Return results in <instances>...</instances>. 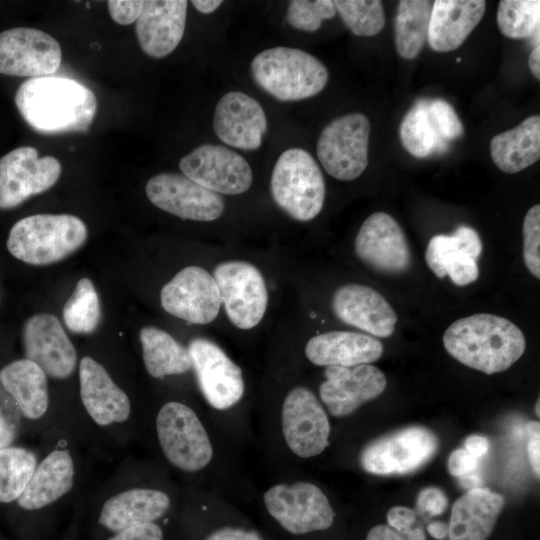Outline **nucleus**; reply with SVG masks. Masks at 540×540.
I'll list each match as a JSON object with an SVG mask.
<instances>
[{
	"label": "nucleus",
	"instance_id": "obj_37",
	"mask_svg": "<svg viewBox=\"0 0 540 540\" xmlns=\"http://www.w3.org/2000/svg\"><path fill=\"white\" fill-rule=\"evenodd\" d=\"M63 321L73 333L90 334L99 325L101 318L100 302L93 282L81 278L66 301L63 311Z\"/></svg>",
	"mask_w": 540,
	"mask_h": 540
},
{
	"label": "nucleus",
	"instance_id": "obj_33",
	"mask_svg": "<svg viewBox=\"0 0 540 540\" xmlns=\"http://www.w3.org/2000/svg\"><path fill=\"white\" fill-rule=\"evenodd\" d=\"M142 357L148 374L156 379L184 374L192 368L187 348L169 333L154 326L140 330Z\"/></svg>",
	"mask_w": 540,
	"mask_h": 540
},
{
	"label": "nucleus",
	"instance_id": "obj_24",
	"mask_svg": "<svg viewBox=\"0 0 540 540\" xmlns=\"http://www.w3.org/2000/svg\"><path fill=\"white\" fill-rule=\"evenodd\" d=\"M187 6L185 0L143 1L135 31L145 54L163 58L176 49L184 35Z\"/></svg>",
	"mask_w": 540,
	"mask_h": 540
},
{
	"label": "nucleus",
	"instance_id": "obj_44",
	"mask_svg": "<svg viewBox=\"0 0 540 540\" xmlns=\"http://www.w3.org/2000/svg\"><path fill=\"white\" fill-rule=\"evenodd\" d=\"M107 7L114 22L120 25H129L138 19L143 7V1L110 0L107 2Z\"/></svg>",
	"mask_w": 540,
	"mask_h": 540
},
{
	"label": "nucleus",
	"instance_id": "obj_46",
	"mask_svg": "<svg viewBox=\"0 0 540 540\" xmlns=\"http://www.w3.org/2000/svg\"><path fill=\"white\" fill-rule=\"evenodd\" d=\"M415 521V511L405 506H394L387 513L388 526L402 536L413 528Z\"/></svg>",
	"mask_w": 540,
	"mask_h": 540
},
{
	"label": "nucleus",
	"instance_id": "obj_12",
	"mask_svg": "<svg viewBox=\"0 0 540 540\" xmlns=\"http://www.w3.org/2000/svg\"><path fill=\"white\" fill-rule=\"evenodd\" d=\"M281 424L288 448L298 457L319 455L329 444L327 414L314 393L304 386H297L286 395Z\"/></svg>",
	"mask_w": 540,
	"mask_h": 540
},
{
	"label": "nucleus",
	"instance_id": "obj_6",
	"mask_svg": "<svg viewBox=\"0 0 540 540\" xmlns=\"http://www.w3.org/2000/svg\"><path fill=\"white\" fill-rule=\"evenodd\" d=\"M155 427L165 459L178 470L197 472L212 460L213 447L208 433L188 405L166 402L156 415Z\"/></svg>",
	"mask_w": 540,
	"mask_h": 540
},
{
	"label": "nucleus",
	"instance_id": "obj_51",
	"mask_svg": "<svg viewBox=\"0 0 540 540\" xmlns=\"http://www.w3.org/2000/svg\"><path fill=\"white\" fill-rule=\"evenodd\" d=\"M464 446V449L477 459L485 456L488 453L490 443L489 440L484 436L471 435L466 438Z\"/></svg>",
	"mask_w": 540,
	"mask_h": 540
},
{
	"label": "nucleus",
	"instance_id": "obj_17",
	"mask_svg": "<svg viewBox=\"0 0 540 540\" xmlns=\"http://www.w3.org/2000/svg\"><path fill=\"white\" fill-rule=\"evenodd\" d=\"M148 199L158 208L182 219L213 221L224 211L220 194L183 174L160 173L146 184Z\"/></svg>",
	"mask_w": 540,
	"mask_h": 540
},
{
	"label": "nucleus",
	"instance_id": "obj_19",
	"mask_svg": "<svg viewBox=\"0 0 540 540\" xmlns=\"http://www.w3.org/2000/svg\"><path fill=\"white\" fill-rule=\"evenodd\" d=\"M26 359L37 364L48 377L66 379L77 366V352L55 315L31 316L23 327Z\"/></svg>",
	"mask_w": 540,
	"mask_h": 540
},
{
	"label": "nucleus",
	"instance_id": "obj_18",
	"mask_svg": "<svg viewBox=\"0 0 540 540\" xmlns=\"http://www.w3.org/2000/svg\"><path fill=\"white\" fill-rule=\"evenodd\" d=\"M355 252L368 266L387 274H400L411 264V252L404 231L388 213L375 212L361 225Z\"/></svg>",
	"mask_w": 540,
	"mask_h": 540
},
{
	"label": "nucleus",
	"instance_id": "obj_20",
	"mask_svg": "<svg viewBox=\"0 0 540 540\" xmlns=\"http://www.w3.org/2000/svg\"><path fill=\"white\" fill-rule=\"evenodd\" d=\"M319 395L331 415H350L365 402L377 398L386 388V377L377 367L361 364L354 367L328 366Z\"/></svg>",
	"mask_w": 540,
	"mask_h": 540
},
{
	"label": "nucleus",
	"instance_id": "obj_47",
	"mask_svg": "<svg viewBox=\"0 0 540 540\" xmlns=\"http://www.w3.org/2000/svg\"><path fill=\"white\" fill-rule=\"evenodd\" d=\"M447 466L450 474L460 477L474 472L478 466V461L464 448H460L450 454Z\"/></svg>",
	"mask_w": 540,
	"mask_h": 540
},
{
	"label": "nucleus",
	"instance_id": "obj_11",
	"mask_svg": "<svg viewBox=\"0 0 540 540\" xmlns=\"http://www.w3.org/2000/svg\"><path fill=\"white\" fill-rule=\"evenodd\" d=\"M53 156L39 157L31 146L16 148L0 158V209H12L50 189L61 175Z\"/></svg>",
	"mask_w": 540,
	"mask_h": 540
},
{
	"label": "nucleus",
	"instance_id": "obj_21",
	"mask_svg": "<svg viewBox=\"0 0 540 540\" xmlns=\"http://www.w3.org/2000/svg\"><path fill=\"white\" fill-rule=\"evenodd\" d=\"M78 375L82 405L96 425L112 427L130 419L132 405L128 395L101 363L84 356L78 365Z\"/></svg>",
	"mask_w": 540,
	"mask_h": 540
},
{
	"label": "nucleus",
	"instance_id": "obj_28",
	"mask_svg": "<svg viewBox=\"0 0 540 540\" xmlns=\"http://www.w3.org/2000/svg\"><path fill=\"white\" fill-rule=\"evenodd\" d=\"M383 344L369 335L351 331H330L309 339L307 359L318 366L354 367L378 360Z\"/></svg>",
	"mask_w": 540,
	"mask_h": 540
},
{
	"label": "nucleus",
	"instance_id": "obj_57",
	"mask_svg": "<svg viewBox=\"0 0 540 540\" xmlns=\"http://www.w3.org/2000/svg\"><path fill=\"white\" fill-rule=\"evenodd\" d=\"M403 537L406 540H426L425 532L420 527L411 528Z\"/></svg>",
	"mask_w": 540,
	"mask_h": 540
},
{
	"label": "nucleus",
	"instance_id": "obj_2",
	"mask_svg": "<svg viewBox=\"0 0 540 540\" xmlns=\"http://www.w3.org/2000/svg\"><path fill=\"white\" fill-rule=\"evenodd\" d=\"M443 344L460 363L488 375L507 370L526 349L525 336L517 325L487 313L453 322L443 335Z\"/></svg>",
	"mask_w": 540,
	"mask_h": 540
},
{
	"label": "nucleus",
	"instance_id": "obj_55",
	"mask_svg": "<svg viewBox=\"0 0 540 540\" xmlns=\"http://www.w3.org/2000/svg\"><path fill=\"white\" fill-rule=\"evenodd\" d=\"M427 531L433 538L441 540L448 535V524L435 521L428 525Z\"/></svg>",
	"mask_w": 540,
	"mask_h": 540
},
{
	"label": "nucleus",
	"instance_id": "obj_25",
	"mask_svg": "<svg viewBox=\"0 0 540 540\" xmlns=\"http://www.w3.org/2000/svg\"><path fill=\"white\" fill-rule=\"evenodd\" d=\"M76 462L68 448L57 446L37 463L34 473L16 503L24 510L46 508L74 487Z\"/></svg>",
	"mask_w": 540,
	"mask_h": 540
},
{
	"label": "nucleus",
	"instance_id": "obj_35",
	"mask_svg": "<svg viewBox=\"0 0 540 540\" xmlns=\"http://www.w3.org/2000/svg\"><path fill=\"white\" fill-rule=\"evenodd\" d=\"M433 1L402 0L398 3L395 27V46L404 59L418 56L428 36Z\"/></svg>",
	"mask_w": 540,
	"mask_h": 540
},
{
	"label": "nucleus",
	"instance_id": "obj_50",
	"mask_svg": "<svg viewBox=\"0 0 540 540\" xmlns=\"http://www.w3.org/2000/svg\"><path fill=\"white\" fill-rule=\"evenodd\" d=\"M16 434L15 423L0 408V449L11 446Z\"/></svg>",
	"mask_w": 540,
	"mask_h": 540
},
{
	"label": "nucleus",
	"instance_id": "obj_4",
	"mask_svg": "<svg viewBox=\"0 0 540 540\" xmlns=\"http://www.w3.org/2000/svg\"><path fill=\"white\" fill-rule=\"evenodd\" d=\"M255 82L280 101H298L313 97L329 78L325 65L306 51L285 46L266 49L251 62Z\"/></svg>",
	"mask_w": 540,
	"mask_h": 540
},
{
	"label": "nucleus",
	"instance_id": "obj_56",
	"mask_svg": "<svg viewBox=\"0 0 540 540\" xmlns=\"http://www.w3.org/2000/svg\"><path fill=\"white\" fill-rule=\"evenodd\" d=\"M475 472L476 471L459 477V482L461 483V485L467 488L468 490L472 488L480 487L481 485V482H482L481 477Z\"/></svg>",
	"mask_w": 540,
	"mask_h": 540
},
{
	"label": "nucleus",
	"instance_id": "obj_9",
	"mask_svg": "<svg viewBox=\"0 0 540 540\" xmlns=\"http://www.w3.org/2000/svg\"><path fill=\"white\" fill-rule=\"evenodd\" d=\"M438 446L431 430L409 426L370 442L360 454V464L371 474H405L431 460Z\"/></svg>",
	"mask_w": 540,
	"mask_h": 540
},
{
	"label": "nucleus",
	"instance_id": "obj_34",
	"mask_svg": "<svg viewBox=\"0 0 540 540\" xmlns=\"http://www.w3.org/2000/svg\"><path fill=\"white\" fill-rule=\"evenodd\" d=\"M399 135L403 147L416 158L443 154L449 148L430 115L428 99H421L406 113Z\"/></svg>",
	"mask_w": 540,
	"mask_h": 540
},
{
	"label": "nucleus",
	"instance_id": "obj_10",
	"mask_svg": "<svg viewBox=\"0 0 540 540\" xmlns=\"http://www.w3.org/2000/svg\"><path fill=\"white\" fill-rule=\"evenodd\" d=\"M228 319L239 329L255 327L263 318L268 291L257 267L245 261H227L213 270Z\"/></svg>",
	"mask_w": 540,
	"mask_h": 540
},
{
	"label": "nucleus",
	"instance_id": "obj_29",
	"mask_svg": "<svg viewBox=\"0 0 540 540\" xmlns=\"http://www.w3.org/2000/svg\"><path fill=\"white\" fill-rule=\"evenodd\" d=\"M486 10L484 0L433 1L427 40L436 52L460 47L480 23Z\"/></svg>",
	"mask_w": 540,
	"mask_h": 540
},
{
	"label": "nucleus",
	"instance_id": "obj_40",
	"mask_svg": "<svg viewBox=\"0 0 540 540\" xmlns=\"http://www.w3.org/2000/svg\"><path fill=\"white\" fill-rule=\"evenodd\" d=\"M335 14L336 8L332 0H292L287 8L286 19L298 30L314 32L320 28L323 20L330 19Z\"/></svg>",
	"mask_w": 540,
	"mask_h": 540
},
{
	"label": "nucleus",
	"instance_id": "obj_8",
	"mask_svg": "<svg viewBox=\"0 0 540 540\" xmlns=\"http://www.w3.org/2000/svg\"><path fill=\"white\" fill-rule=\"evenodd\" d=\"M263 501L268 513L292 534L326 530L334 522L328 498L310 482L273 485L264 493Z\"/></svg>",
	"mask_w": 540,
	"mask_h": 540
},
{
	"label": "nucleus",
	"instance_id": "obj_30",
	"mask_svg": "<svg viewBox=\"0 0 540 540\" xmlns=\"http://www.w3.org/2000/svg\"><path fill=\"white\" fill-rule=\"evenodd\" d=\"M504 505L505 499L488 488L469 489L452 506L449 540H487Z\"/></svg>",
	"mask_w": 540,
	"mask_h": 540
},
{
	"label": "nucleus",
	"instance_id": "obj_52",
	"mask_svg": "<svg viewBox=\"0 0 540 540\" xmlns=\"http://www.w3.org/2000/svg\"><path fill=\"white\" fill-rule=\"evenodd\" d=\"M366 540H406L388 525H377L370 529Z\"/></svg>",
	"mask_w": 540,
	"mask_h": 540
},
{
	"label": "nucleus",
	"instance_id": "obj_23",
	"mask_svg": "<svg viewBox=\"0 0 540 540\" xmlns=\"http://www.w3.org/2000/svg\"><path fill=\"white\" fill-rule=\"evenodd\" d=\"M332 309L343 323L382 338L393 334L398 320L384 296L361 284L339 287L333 294Z\"/></svg>",
	"mask_w": 540,
	"mask_h": 540
},
{
	"label": "nucleus",
	"instance_id": "obj_15",
	"mask_svg": "<svg viewBox=\"0 0 540 540\" xmlns=\"http://www.w3.org/2000/svg\"><path fill=\"white\" fill-rule=\"evenodd\" d=\"M187 349L199 388L209 405L226 410L237 404L245 389L240 367L209 339L194 338Z\"/></svg>",
	"mask_w": 540,
	"mask_h": 540
},
{
	"label": "nucleus",
	"instance_id": "obj_41",
	"mask_svg": "<svg viewBox=\"0 0 540 540\" xmlns=\"http://www.w3.org/2000/svg\"><path fill=\"white\" fill-rule=\"evenodd\" d=\"M523 258L527 269L540 278V205L532 206L523 221Z\"/></svg>",
	"mask_w": 540,
	"mask_h": 540
},
{
	"label": "nucleus",
	"instance_id": "obj_49",
	"mask_svg": "<svg viewBox=\"0 0 540 540\" xmlns=\"http://www.w3.org/2000/svg\"><path fill=\"white\" fill-rule=\"evenodd\" d=\"M205 540H263L255 531L224 527L211 533Z\"/></svg>",
	"mask_w": 540,
	"mask_h": 540
},
{
	"label": "nucleus",
	"instance_id": "obj_7",
	"mask_svg": "<svg viewBox=\"0 0 540 540\" xmlns=\"http://www.w3.org/2000/svg\"><path fill=\"white\" fill-rule=\"evenodd\" d=\"M370 122L362 113L340 116L322 130L317 156L332 177L350 181L358 178L368 165Z\"/></svg>",
	"mask_w": 540,
	"mask_h": 540
},
{
	"label": "nucleus",
	"instance_id": "obj_1",
	"mask_svg": "<svg viewBox=\"0 0 540 540\" xmlns=\"http://www.w3.org/2000/svg\"><path fill=\"white\" fill-rule=\"evenodd\" d=\"M24 120L43 134L84 132L97 111L95 94L67 77L44 76L24 81L15 94Z\"/></svg>",
	"mask_w": 540,
	"mask_h": 540
},
{
	"label": "nucleus",
	"instance_id": "obj_39",
	"mask_svg": "<svg viewBox=\"0 0 540 540\" xmlns=\"http://www.w3.org/2000/svg\"><path fill=\"white\" fill-rule=\"evenodd\" d=\"M334 4L344 24L357 36H374L385 25L384 8L379 0H337Z\"/></svg>",
	"mask_w": 540,
	"mask_h": 540
},
{
	"label": "nucleus",
	"instance_id": "obj_58",
	"mask_svg": "<svg viewBox=\"0 0 540 540\" xmlns=\"http://www.w3.org/2000/svg\"><path fill=\"white\" fill-rule=\"evenodd\" d=\"M539 400H537V403H536V407H535V412L537 413V415L539 416Z\"/></svg>",
	"mask_w": 540,
	"mask_h": 540
},
{
	"label": "nucleus",
	"instance_id": "obj_36",
	"mask_svg": "<svg viewBox=\"0 0 540 540\" xmlns=\"http://www.w3.org/2000/svg\"><path fill=\"white\" fill-rule=\"evenodd\" d=\"M38 460L23 447L0 449V503L16 502L29 483Z\"/></svg>",
	"mask_w": 540,
	"mask_h": 540
},
{
	"label": "nucleus",
	"instance_id": "obj_38",
	"mask_svg": "<svg viewBox=\"0 0 540 540\" xmlns=\"http://www.w3.org/2000/svg\"><path fill=\"white\" fill-rule=\"evenodd\" d=\"M501 33L511 39H527L539 33V0H501L497 10Z\"/></svg>",
	"mask_w": 540,
	"mask_h": 540
},
{
	"label": "nucleus",
	"instance_id": "obj_42",
	"mask_svg": "<svg viewBox=\"0 0 540 540\" xmlns=\"http://www.w3.org/2000/svg\"><path fill=\"white\" fill-rule=\"evenodd\" d=\"M428 109L443 139L450 142L463 136V123L450 103L440 98L428 99Z\"/></svg>",
	"mask_w": 540,
	"mask_h": 540
},
{
	"label": "nucleus",
	"instance_id": "obj_53",
	"mask_svg": "<svg viewBox=\"0 0 540 540\" xmlns=\"http://www.w3.org/2000/svg\"><path fill=\"white\" fill-rule=\"evenodd\" d=\"M223 2L221 0H192L191 4L203 14L214 12Z\"/></svg>",
	"mask_w": 540,
	"mask_h": 540
},
{
	"label": "nucleus",
	"instance_id": "obj_26",
	"mask_svg": "<svg viewBox=\"0 0 540 540\" xmlns=\"http://www.w3.org/2000/svg\"><path fill=\"white\" fill-rule=\"evenodd\" d=\"M169 495L155 488L130 487L114 493L103 503L98 522L112 533L152 523L166 514Z\"/></svg>",
	"mask_w": 540,
	"mask_h": 540
},
{
	"label": "nucleus",
	"instance_id": "obj_45",
	"mask_svg": "<svg viewBox=\"0 0 540 540\" xmlns=\"http://www.w3.org/2000/svg\"><path fill=\"white\" fill-rule=\"evenodd\" d=\"M164 534L162 528L156 524L145 523L133 527L126 528L122 531L114 533L107 540H163Z\"/></svg>",
	"mask_w": 540,
	"mask_h": 540
},
{
	"label": "nucleus",
	"instance_id": "obj_27",
	"mask_svg": "<svg viewBox=\"0 0 540 540\" xmlns=\"http://www.w3.org/2000/svg\"><path fill=\"white\" fill-rule=\"evenodd\" d=\"M425 260L437 277L448 275L458 286L468 285L479 277L475 239L463 225L450 235L437 234L431 237Z\"/></svg>",
	"mask_w": 540,
	"mask_h": 540
},
{
	"label": "nucleus",
	"instance_id": "obj_31",
	"mask_svg": "<svg viewBox=\"0 0 540 540\" xmlns=\"http://www.w3.org/2000/svg\"><path fill=\"white\" fill-rule=\"evenodd\" d=\"M34 362L24 358L12 361L0 370V383L28 420L44 418L50 407L48 379Z\"/></svg>",
	"mask_w": 540,
	"mask_h": 540
},
{
	"label": "nucleus",
	"instance_id": "obj_13",
	"mask_svg": "<svg viewBox=\"0 0 540 540\" xmlns=\"http://www.w3.org/2000/svg\"><path fill=\"white\" fill-rule=\"evenodd\" d=\"M61 47L46 32L16 27L0 33V73L37 78L52 75L61 64Z\"/></svg>",
	"mask_w": 540,
	"mask_h": 540
},
{
	"label": "nucleus",
	"instance_id": "obj_48",
	"mask_svg": "<svg viewBox=\"0 0 540 540\" xmlns=\"http://www.w3.org/2000/svg\"><path fill=\"white\" fill-rule=\"evenodd\" d=\"M540 425L539 422L532 421L527 425L529 435L527 453L530 465L537 477L540 473Z\"/></svg>",
	"mask_w": 540,
	"mask_h": 540
},
{
	"label": "nucleus",
	"instance_id": "obj_16",
	"mask_svg": "<svg viewBox=\"0 0 540 540\" xmlns=\"http://www.w3.org/2000/svg\"><path fill=\"white\" fill-rule=\"evenodd\" d=\"M160 300L169 314L199 325L212 322L221 306L219 289L213 276L198 266L180 270L163 286Z\"/></svg>",
	"mask_w": 540,
	"mask_h": 540
},
{
	"label": "nucleus",
	"instance_id": "obj_43",
	"mask_svg": "<svg viewBox=\"0 0 540 540\" xmlns=\"http://www.w3.org/2000/svg\"><path fill=\"white\" fill-rule=\"evenodd\" d=\"M448 498L437 487H427L420 491L417 497V509L430 516H437L446 510Z\"/></svg>",
	"mask_w": 540,
	"mask_h": 540
},
{
	"label": "nucleus",
	"instance_id": "obj_22",
	"mask_svg": "<svg viewBox=\"0 0 540 540\" xmlns=\"http://www.w3.org/2000/svg\"><path fill=\"white\" fill-rule=\"evenodd\" d=\"M213 128L223 143L242 150H256L267 130V118L257 100L243 92L231 91L216 105Z\"/></svg>",
	"mask_w": 540,
	"mask_h": 540
},
{
	"label": "nucleus",
	"instance_id": "obj_3",
	"mask_svg": "<svg viewBox=\"0 0 540 540\" xmlns=\"http://www.w3.org/2000/svg\"><path fill=\"white\" fill-rule=\"evenodd\" d=\"M86 224L70 214H36L10 229L7 249L18 260L36 266L59 262L86 242Z\"/></svg>",
	"mask_w": 540,
	"mask_h": 540
},
{
	"label": "nucleus",
	"instance_id": "obj_14",
	"mask_svg": "<svg viewBox=\"0 0 540 540\" xmlns=\"http://www.w3.org/2000/svg\"><path fill=\"white\" fill-rule=\"evenodd\" d=\"M183 175L218 194L237 195L246 192L253 182L248 162L235 151L204 144L181 158Z\"/></svg>",
	"mask_w": 540,
	"mask_h": 540
},
{
	"label": "nucleus",
	"instance_id": "obj_5",
	"mask_svg": "<svg viewBox=\"0 0 540 540\" xmlns=\"http://www.w3.org/2000/svg\"><path fill=\"white\" fill-rule=\"evenodd\" d=\"M270 186L276 204L297 221H310L322 210L324 177L316 160L304 149L290 148L279 156Z\"/></svg>",
	"mask_w": 540,
	"mask_h": 540
},
{
	"label": "nucleus",
	"instance_id": "obj_32",
	"mask_svg": "<svg viewBox=\"0 0 540 540\" xmlns=\"http://www.w3.org/2000/svg\"><path fill=\"white\" fill-rule=\"evenodd\" d=\"M494 164L505 173H517L540 158V117L532 115L516 127L495 135L490 142Z\"/></svg>",
	"mask_w": 540,
	"mask_h": 540
},
{
	"label": "nucleus",
	"instance_id": "obj_54",
	"mask_svg": "<svg viewBox=\"0 0 540 540\" xmlns=\"http://www.w3.org/2000/svg\"><path fill=\"white\" fill-rule=\"evenodd\" d=\"M528 65L534 77L540 80V45L533 47L528 58Z\"/></svg>",
	"mask_w": 540,
	"mask_h": 540
}]
</instances>
